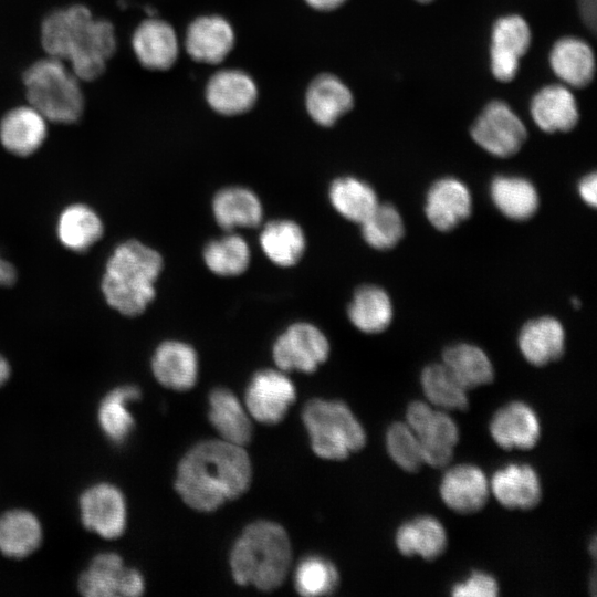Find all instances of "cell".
Segmentation results:
<instances>
[{
  "instance_id": "obj_8",
  "label": "cell",
  "mask_w": 597,
  "mask_h": 597,
  "mask_svg": "<svg viewBox=\"0 0 597 597\" xmlns=\"http://www.w3.org/2000/svg\"><path fill=\"white\" fill-rule=\"evenodd\" d=\"M406 423L420 441L423 463L433 468L450 463L460 434L455 421L446 411L412 401L406 411Z\"/></svg>"
},
{
  "instance_id": "obj_19",
  "label": "cell",
  "mask_w": 597,
  "mask_h": 597,
  "mask_svg": "<svg viewBox=\"0 0 597 597\" xmlns=\"http://www.w3.org/2000/svg\"><path fill=\"white\" fill-rule=\"evenodd\" d=\"M548 65L558 82L570 88L588 86L596 73V56L593 46L583 38L564 35L558 38L548 52Z\"/></svg>"
},
{
  "instance_id": "obj_33",
  "label": "cell",
  "mask_w": 597,
  "mask_h": 597,
  "mask_svg": "<svg viewBox=\"0 0 597 597\" xmlns=\"http://www.w3.org/2000/svg\"><path fill=\"white\" fill-rule=\"evenodd\" d=\"M348 318L360 332L376 334L391 323L392 303L385 290L376 285H364L356 290L348 305Z\"/></svg>"
},
{
  "instance_id": "obj_29",
  "label": "cell",
  "mask_w": 597,
  "mask_h": 597,
  "mask_svg": "<svg viewBox=\"0 0 597 597\" xmlns=\"http://www.w3.org/2000/svg\"><path fill=\"white\" fill-rule=\"evenodd\" d=\"M395 544L405 556H420L426 561H432L446 551L448 535L438 519L421 515L398 527Z\"/></svg>"
},
{
  "instance_id": "obj_46",
  "label": "cell",
  "mask_w": 597,
  "mask_h": 597,
  "mask_svg": "<svg viewBox=\"0 0 597 597\" xmlns=\"http://www.w3.org/2000/svg\"><path fill=\"white\" fill-rule=\"evenodd\" d=\"M304 2L315 11L331 12L341 8L347 0H304Z\"/></svg>"
},
{
  "instance_id": "obj_14",
  "label": "cell",
  "mask_w": 597,
  "mask_h": 597,
  "mask_svg": "<svg viewBox=\"0 0 597 597\" xmlns=\"http://www.w3.org/2000/svg\"><path fill=\"white\" fill-rule=\"evenodd\" d=\"M130 44L137 62L149 71H167L179 57L180 41L175 28L155 15L137 24Z\"/></svg>"
},
{
  "instance_id": "obj_11",
  "label": "cell",
  "mask_w": 597,
  "mask_h": 597,
  "mask_svg": "<svg viewBox=\"0 0 597 597\" xmlns=\"http://www.w3.org/2000/svg\"><path fill=\"white\" fill-rule=\"evenodd\" d=\"M296 389L284 371L262 369L255 373L245 390V407L251 417L264 425H276L294 404Z\"/></svg>"
},
{
  "instance_id": "obj_44",
  "label": "cell",
  "mask_w": 597,
  "mask_h": 597,
  "mask_svg": "<svg viewBox=\"0 0 597 597\" xmlns=\"http://www.w3.org/2000/svg\"><path fill=\"white\" fill-rule=\"evenodd\" d=\"M578 193L580 199L590 207H596L597 202V177L595 172L584 176L578 182Z\"/></svg>"
},
{
  "instance_id": "obj_34",
  "label": "cell",
  "mask_w": 597,
  "mask_h": 597,
  "mask_svg": "<svg viewBox=\"0 0 597 597\" xmlns=\"http://www.w3.org/2000/svg\"><path fill=\"white\" fill-rule=\"evenodd\" d=\"M42 538L39 520L29 511L12 510L0 516V551L14 558L34 552Z\"/></svg>"
},
{
  "instance_id": "obj_47",
  "label": "cell",
  "mask_w": 597,
  "mask_h": 597,
  "mask_svg": "<svg viewBox=\"0 0 597 597\" xmlns=\"http://www.w3.org/2000/svg\"><path fill=\"white\" fill-rule=\"evenodd\" d=\"M17 280L14 266L0 256V286H11Z\"/></svg>"
},
{
  "instance_id": "obj_12",
  "label": "cell",
  "mask_w": 597,
  "mask_h": 597,
  "mask_svg": "<svg viewBox=\"0 0 597 597\" xmlns=\"http://www.w3.org/2000/svg\"><path fill=\"white\" fill-rule=\"evenodd\" d=\"M80 591L87 597L140 596L145 589L142 574L125 567L115 553L96 555L78 579Z\"/></svg>"
},
{
  "instance_id": "obj_20",
  "label": "cell",
  "mask_w": 597,
  "mask_h": 597,
  "mask_svg": "<svg viewBox=\"0 0 597 597\" xmlns=\"http://www.w3.org/2000/svg\"><path fill=\"white\" fill-rule=\"evenodd\" d=\"M489 429L495 443L505 450L531 449L541 438L537 413L523 401H512L501 407L493 415Z\"/></svg>"
},
{
  "instance_id": "obj_24",
  "label": "cell",
  "mask_w": 597,
  "mask_h": 597,
  "mask_svg": "<svg viewBox=\"0 0 597 597\" xmlns=\"http://www.w3.org/2000/svg\"><path fill=\"white\" fill-rule=\"evenodd\" d=\"M155 378L177 391L191 389L198 379L199 362L195 348L186 342L169 339L160 343L151 358Z\"/></svg>"
},
{
  "instance_id": "obj_7",
  "label": "cell",
  "mask_w": 597,
  "mask_h": 597,
  "mask_svg": "<svg viewBox=\"0 0 597 597\" xmlns=\"http://www.w3.org/2000/svg\"><path fill=\"white\" fill-rule=\"evenodd\" d=\"M470 135L488 154L506 158L522 148L527 138V129L509 103L491 100L475 117Z\"/></svg>"
},
{
  "instance_id": "obj_41",
  "label": "cell",
  "mask_w": 597,
  "mask_h": 597,
  "mask_svg": "<svg viewBox=\"0 0 597 597\" xmlns=\"http://www.w3.org/2000/svg\"><path fill=\"white\" fill-rule=\"evenodd\" d=\"M360 224L365 242L377 250L392 248L404 235L401 216L388 203H378Z\"/></svg>"
},
{
  "instance_id": "obj_4",
  "label": "cell",
  "mask_w": 597,
  "mask_h": 597,
  "mask_svg": "<svg viewBox=\"0 0 597 597\" xmlns=\"http://www.w3.org/2000/svg\"><path fill=\"white\" fill-rule=\"evenodd\" d=\"M292 549L285 530L272 521L249 524L237 538L230 553L234 582L252 585L262 591L279 588L286 578Z\"/></svg>"
},
{
  "instance_id": "obj_17",
  "label": "cell",
  "mask_w": 597,
  "mask_h": 597,
  "mask_svg": "<svg viewBox=\"0 0 597 597\" xmlns=\"http://www.w3.org/2000/svg\"><path fill=\"white\" fill-rule=\"evenodd\" d=\"M528 112L533 123L548 134L570 132L580 116L573 88L559 82L543 85L534 92Z\"/></svg>"
},
{
  "instance_id": "obj_36",
  "label": "cell",
  "mask_w": 597,
  "mask_h": 597,
  "mask_svg": "<svg viewBox=\"0 0 597 597\" xmlns=\"http://www.w3.org/2000/svg\"><path fill=\"white\" fill-rule=\"evenodd\" d=\"M328 197L342 217L356 223H362L379 203L374 188L352 176L335 179L331 184Z\"/></svg>"
},
{
  "instance_id": "obj_10",
  "label": "cell",
  "mask_w": 597,
  "mask_h": 597,
  "mask_svg": "<svg viewBox=\"0 0 597 597\" xmlns=\"http://www.w3.org/2000/svg\"><path fill=\"white\" fill-rule=\"evenodd\" d=\"M329 355L325 334L307 322L291 324L279 335L272 347L276 367L286 371L313 373Z\"/></svg>"
},
{
  "instance_id": "obj_13",
  "label": "cell",
  "mask_w": 597,
  "mask_h": 597,
  "mask_svg": "<svg viewBox=\"0 0 597 597\" xmlns=\"http://www.w3.org/2000/svg\"><path fill=\"white\" fill-rule=\"evenodd\" d=\"M235 31L220 14H202L187 27L182 45L188 56L201 64L222 63L235 46Z\"/></svg>"
},
{
  "instance_id": "obj_43",
  "label": "cell",
  "mask_w": 597,
  "mask_h": 597,
  "mask_svg": "<svg viewBox=\"0 0 597 597\" xmlns=\"http://www.w3.org/2000/svg\"><path fill=\"white\" fill-rule=\"evenodd\" d=\"M499 590V583L491 574L475 570L463 582L454 584L451 595L454 597H495Z\"/></svg>"
},
{
  "instance_id": "obj_32",
  "label": "cell",
  "mask_w": 597,
  "mask_h": 597,
  "mask_svg": "<svg viewBox=\"0 0 597 597\" xmlns=\"http://www.w3.org/2000/svg\"><path fill=\"white\" fill-rule=\"evenodd\" d=\"M490 196L499 211L513 220H526L533 217L538 208L537 190L523 177H495L490 186Z\"/></svg>"
},
{
  "instance_id": "obj_30",
  "label": "cell",
  "mask_w": 597,
  "mask_h": 597,
  "mask_svg": "<svg viewBox=\"0 0 597 597\" xmlns=\"http://www.w3.org/2000/svg\"><path fill=\"white\" fill-rule=\"evenodd\" d=\"M60 242L73 252L90 250L104 233L100 216L84 203H73L63 209L56 224Z\"/></svg>"
},
{
  "instance_id": "obj_37",
  "label": "cell",
  "mask_w": 597,
  "mask_h": 597,
  "mask_svg": "<svg viewBox=\"0 0 597 597\" xmlns=\"http://www.w3.org/2000/svg\"><path fill=\"white\" fill-rule=\"evenodd\" d=\"M140 390L127 385L113 389L101 401L98 422L104 434L115 443L127 440L135 428V420L128 406L138 400Z\"/></svg>"
},
{
  "instance_id": "obj_21",
  "label": "cell",
  "mask_w": 597,
  "mask_h": 597,
  "mask_svg": "<svg viewBox=\"0 0 597 597\" xmlns=\"http://www.w3.org/2000/svg\"><path fill=\"white\" fill-rule=\"evenodd\" d=\"M46 137L48 121L30 104L10 108L0 119V143L14 156L33 155Z\"/></svg>"
},
{
  "instance_id": "obj_22",
  "label": "cell",
  "mask_w": 597,
  "mask_h": 597,
  "mask_svg": "<svg viewBox=\"0 0 597 597\" xmlns=\"http://www.w3.org/2000/svg\"><path fill=\"white\" fill-rule=\"evenodd\" d=\"M439 493L449 509L458 513H473L485 505L490 482L479 467L461 463L446 471Z\"/></svg>"
},
{
  "instance_id": "obj_15",
  "label": "cell",
  "mask_w": 597,
  "mask_h": 597,
  "mask_svg": "<svg viewBox=\"0 0 597 597\" xmlns=\"http://www.w3.org/2000/svg\"><path fill=\"white\" fill-rule=\"evenodd\" d=\"M205 100L210 109L221 116H239L253 109L259 100V87L245 71L221 69L209 77Z\"/></svg>"
},
{
  "instance_id": "obj_39",
  "label": "cell",
  "mask_w": 597,
  "mask_h": 597,
  "mask_svg": "<svg viewBox=\"0 0 597 597\" xmlns=\"http://www.w3.org/2000/svg\"><path fill=\"white\" fill-rule=\"evenodd\" d=\"M420 381L425 396L432 405L443 410H464L468 407V389L443 363L425 367Z\"/></svg>"
},
{
  "instance_id": "obj_40",
  "label": "cell",
  "mask_w": 597,
  "mask_h": 597,
  "mask_svg": "<svg viewBox=\"0 0 597 597\" xmlns=\"http://www.w3.org/2000/svg\"><path fill=\"white\" fill-rule=\"evenodd\" d=\"M337 568L328 559L310 555L296 566L294 586L296 591L306 597L329 595L338 587Z\"/></svg>"
},
{
  "instance_id": "obj_18",
  "label": "cell",
  "mask_w": 597,
  "mask_h": 597,
  "mask_svg": "<svg viewBox=\"0 0 597 597\" xmlns=\"http://www.w3.org/2000/svg\"><path fill=\"white\" fill-rule=\"evenodd\" d=\"M355 104L349 86L333 73H321L307 85L304 95L305 111L321 127H332L348 114Z\"/></svg>"
},
{
  "instance_id": "obj_42",
  "label": "cell",
  "mask_w": 597,
  "mask_h": 597,
  "mask_svg": "<svg viewBox=\"0 0 597 597\" xmlns=\"http://www.w3.org/2000/svg\"><path fill=\"white\" fill-rule=\"evenodd\" d=\"M386 448L391 460L407 472H415L423 464L420 441L406 422L390 425Z\"/></svg>"
},
{
  "instance_id": "obj_6",
  "label": "cell",
  "mask_w": 597,
  "mask_h": 597,
  "mask_svg": "<svg viewBox=\"0 0 597 597\" xmlns=\"http://www.w3.org/2000/svg\"><path fill=\"white\" fill-rule=\"evenodd\" d=\"M314 453L326 460H344L366 444V432L349 407L341 400L314 398L302 411Z\"/></svg>"
},
{
  "instance_id": "obj_31",
  "label": "cell",
  "mask_w": 597,
  "mask_h": 597,
  "mask_svg": "<svg viewBox=\"0 0 597 597\" xmlns=\"http://www.w3.org/2000/svg\"><path fill=\"white\" fill-rule=\"evenodd\" d=\"M260 245L272 263L289 268L295 265L303 256L306 239L304 231L295 221L277 219L263 227Z\"/></svg>"
},
{
  "instance_id": "obj_1",
  "label": "cell",
  "mask_w": 597,
  "mask_h": 597,
  "mask_svg": "<svg viewBox=\"0 0 597 597\" xmlns=\"http://www.w3.org/2000/svg\"><path fill=\"white\" fill-rule=\"evenodd\" d=\"M251 478V461L242 446L205 440L180 460L175 489L189 507L212 512L242 495Z\"/></svg>"
},
{
  "instance_id": "obj_28",
  "label": "cell",
  "mask_w": 597,
  "mask_h": 597,
  "mask_svg": "<svg viewBox=\"0 0 597 597\" xmlns=\"http://www.w3.org/2000/svg\"><path fill=\"white\" fill-rule=\"evenodd\" d=\"M208 418L222 440L242 447L250 442L249 412L230 390L216 388L210 392Z\"/></svg>"
},
{
  "instance_id": "obj_3",
  "label": "cell",
  "mask_w": 597,
  "mask_h": 597,
  "mask_svg": "<svg viewBox=\"0 0 597 597\" xmlns=\"http://www.w3.org/2000/svg\"><path fill=\"white\" fill-rule=\"evenodd\" d=\"M163 265V258L155 249L137 240L119 243L103 274L105 301L122 315H140L156 296L155 284Z\"/></svg>"
},
{
  "instance_id": "obj_23",
  "label": "cell",
  "mask_w": 597,
  "mask_h": 597,
  "mask_svg": "<svg viewBox=\"0 0 597 597\" xmlns=\"http://www.w3.org/2000/svg\"><path fill=\"white\" fill-rule=\"evenodd\" d=\"M472 210L469 188L454 177H444L427 192L425 212L429 222L440 231H449L464 221Z\"/></svg>"
},
{
  "instance_id": "obj_25",
  "label": "cell",
  "mask_w": 597,
  "mask_h": 597,
  "mask_svg": "<svg viewBox=\"0 0 597 597\" xmlns=\"http://www.w3.org/2000/svg\"><path fill=\"white\" fill-rule=\"evenodd\" d=\"M490 492L510 510H530L542 498V485L536 470L526 463H510L494 472Z\"/></svg>"
},
{
  "instance_id": "obj_5",
  "label": "cell",
  "mask_w": 597,
  "mask_h": 597,
  "mask_svg": "<svg viewBox=\"0 0 597 597\" xmlns=\"http://www.w3.org/2000/svg\"><path fill=\"white\" fill-rule=\"evenodd\" d=\"M22 81L28 104L48 122L69 125L81 119L85 108L82 81L66 62L46 55L27 67Z\"/></svg>"
},
{
  "instance_id": "obj_2",
  "label": "cell",
  "mask_w": 597,
  "mask_h": 597,
  "mask_svg": "<svg viewBox=\"0 0 597 597\" xmlns=\"http://www.w3.org/2000/svg\"><path fill=\"white\" fill-rule=\"evenodd\" d=\"M40 40L46 55L66 62L82 82L101 77L117 49L113 23L80 3L49 12Z\"/></svg>"
},
{
  "instance_id": "obj_16",
  "label": "cell",
  "mask_w": 597,
  "mask_h": 597,
  "mask_svg": "<svg viewBox=\"0 0 597 597\" xmlns=\"http://www.w3.org/2000/svg\"><path fill=\"white\" fill-rule=\"evenodd\" d=\"M84 526L105 538L121 536L127 522L123 493L109 483H98L85 490L80 499Z\"/></svg>"
},
{
  "instance_id": "obj_26",
  "label": "cell",
  "mask_w": 597,
  "mask_h": 597,
  "mask_svg": "<svg viewBox=\"0 0 597 597\" xmlns=\"http://www.w3.org/2000/svg\"><path fill=\"white\" fill-rule=\"evenodd\" d=\"M519 348L534 366H545L558 359L565 348V331L552 316H541L526 322L520 331Z\"/></svg>"
},
{
  "instance_id": "obj_45",
  "label": "cell",
  "mask_w": 597,
  "mask_h": 597,
  "mask_svg": "<svg viewBox=\"0 0 597 597\" xmlns=\"http://www.w3.org/2000/svg\"><path fill=\"white\" fill-rule=\"evenodd\" d=\"M579 15L590 30L596 25V0H577Z\"/></svg>"
},
{
  "instance_id": "obj_27",
  "label": "cell",
  "mask_w": 597,
  "mask_h": 597,
  "mask_svg": "<svg viewBox=\"0 0 597 597\" xmlns=\"http://www.w3.org/2000/svg\"><path fill=\"white\" fill-rule=\"evenodd\" d=\"M211 207L214 220L226 231L258 227L263 218L259 197L242 186L220 189L214 195Z\"/></svg>"
},
{
  "instance_id": "obj_38",
  "label": "cell",
  "mask_w": 597,
  "mask_h": 597,
  "mask_svg": "<svg viewBox=\"0 0 597 597\" xmlns=\"http://www.w3.org/2000/svg\"><path fill=\"white\" fill-rule=\"evenodd\" d=\"M207 268L219 276H237L249 266L251 252L248 242L237 233L209 241L202 252Z\"/></svg>"
},
{
  "instance_id": "obj_9",
  "label": "cell",
  "mask_w": 597,
  "mask_h": 597,
  "mask_svg": "<svg viewBox=\"0 0 597 597\" xmlns=\"http://www.w3.org/2000/svg\"><path fill=\"white\" fill-rule=\"evenodd\" d=\"M531 43L532 29L523 15L506 13L495 19L491 27L489 46L492 76L501 83L513 81Z\"/></svg>"
},
{
  "instance_id": "obj_48",
  "label": "cell",
  "mask_w": 597,
  "mask_h": 597,
  "mask_svg": "<svg viewBox=\"0 0 597 597\" xmlns=\"http://www.w3.org/2000/svg\"><path fill=\"white\" fill-rule=\"evenodd\" d=\"M10 376V365L7 359L0 355V387L7 381Z\"/></svg>"
},
{
  "instance_id": "obj_49",
  "label": "cell",
  "mask_w": 597,
  "mask_h": 597,
  "mask_svg": "<svg viewBox=\"0 0 597 597\" xmlns=\"http://www.w3.org/2000/svg\"><path fill=\"white\" fill-rule=\"evenodd\" d=\"M415 1H417V2H419V3H430V2H432L433 0H415Z\"/></svg>"
},
{
  "instance_id": "obj_35",
  "label": "cell",
  "mask_w": 597,
  "mask_h": 597,
  "mask_svg": "<svg viewBox=\"0 0 597 597\" xmlns=\"http://www.w3.org/2000/svg\"><path fill=\"white\" fill-rule=\"evenodd\" d=\"M442 363L465 389L490 384L494 377L489 356L473 344L459 343L449 346L443 352Z\"/></svg>"
}]
</instances>
